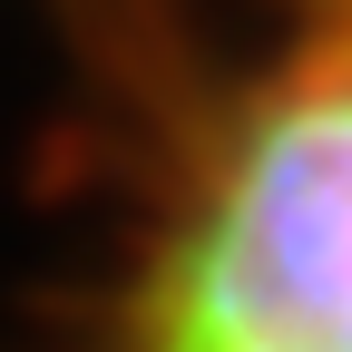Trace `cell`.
<instances>
[{
  "mask_svg": "<svg viewBox=\"0 0 352 352\" xmlns=\"http://www.w3.org/2000/svg\"><path fill=\"white\" fill-rule=\"evenodd\" d=\"M138 352H352V69L226 147L157 254Z\"/></svg>",
  "mask_w": 352,
  "mask_h": 352,
  "instance_id": "cell-1",
  "label": "cell"
}]
</instances>
